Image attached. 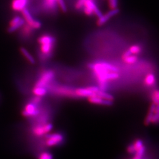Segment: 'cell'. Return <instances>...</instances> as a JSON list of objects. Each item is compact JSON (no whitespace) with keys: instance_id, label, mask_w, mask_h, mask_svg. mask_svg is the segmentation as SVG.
Returning <instances> with one entry per match:
<instances>
[{"instance_id":"obj_28","label":"cell","mask_w":159,"mask_h":159,"mask_svg":"<svg viewBox=\"0 0 159 159\" xmlns=\"http://www.w3.org/2000/svg\"><path fill=\"white\" fill-rule=\"evenodd\" d=\"M85 1H87V0H77V2L75 4V8L78 10L82 8L83 7V5H84V3Z\"/></svg>"},{"instance_id":"obj_26","label":"cell","mask_w":159,"mask_h":159,"mask_svg":"<svg viewBox=\"0 0 159 159\" xmlns=\"http://www.w3.org/2000/svg\"><path fill=\"white\" fill-rule=\"evenodd\" d=\"M39 159H52V154L47 152H44L40 154Z\"/></svg>"},{"instance_id":"obj_17","label":"cell","mask_w":159,"mask_h":159,"mask_svg":"<svg viewBox=\"0 0 159 159\" xmlns=\"http://www.w3.org/2000/svg\"><path fill=\"white\" fill-rule=\"evenodd\" d=\"M96 96L102 98L104 100H107L110 101H113L114 97L112 95L106 93L105 91L101 90L100 89L96 93Z\"/></svg>"},{"instance_id":"obj_27","label":"cell","mask_w":159,"mask_h":159,"mask_svg":"<svg viewBox=\"0 0 159 159\" xmlns=\"http://www.w3.org/2000/svg\"><path fill=\"white\" fill-rule=\"evenodd\" d=\"M159 122V113H154L153 116L151 120V123L153 124H157Z\"/></svg>"},{"instance_id":"obj_13","label":"cell","mask_w":159,"mask_h":159,"mask_svg":"<svg viewBox=\"0 0 159 159\" xmlns=\"http://www.w3.org/2000/svg\"><path fill=\"white\" fill-rule=\"evenodd\" d=\"M75 95L81 97H89L96 95L87 89H77L74 90Z\"/></svg>"},{"instance_id":"obj_21","label":"cell","mask_w":159,"mask_h":159,"mask_svg":"<svg viewBox=\"0 0 159 159\" xmlns=\"http://www.w3.org/2000/svg\"><path fill=\"white\" fill-rule=\"evenodd\" d=\"M145 153V147L143 146L142 147L137 149L134 153L135 155L132 159H143L144 154Z\"/></svg>"},{"instance_id":"obj_29","label":"cell","mask_w":159,"mask_h":159,"mask_svg":"<svg viewBox=\"0 0 159 159\" xmlns=\"http://www.w3.org/2000/svg\"><path fill=\"white\" fill-rule=\"evenodd\" d=\"M87 89H88V90H89L90 91H91L92 93H94L95 94H96V93L97 92L100 90V89H99L98 87H94V86H93V87H88V88H87Z\"/></svg>"},{"instance_id":"obj_11","label":"cell","mask_w":159,"mask_h":159,"mask_svg":"<svg viewBox=\"0 0 159 159\" xmlns=\"http://www.w3.org/2000/svg\"><path fill=\"white\" fill-rule=\"evenodd\" d=\"M88 98H89V101L93 104H101L103 106H111L113 104V101L104 100L102 98L97 96L96 95L89 97Z\"/></svg>"},{"instance_id":"obj_7","label":"cell","mask_w":159,"mask_h":159,"mask_svg":"<svg viewBox=\"0 0 159 159\" xmlns=\"http://www.w3.org/2000/svg\"><path fill=\"white\" fill-rule=\"evenodd\" d=\"M54 77V73L52 71H47L42 74L40 79L37 82L35 86L45 87L46 85L52 80Z\"/></svg>"},{"instance_id":"obj_6","label":"cell","mask_w":159,"mask_h":159,"mask_svg":"<svg viewBox=\"0 0 159 159\" xmlns=\"http://www.w3.org/2000/svg\"><path fill=\"white\" fill-rule=\"evenodd\" d=\"M22 113L25 117H33L39 113V110L36 104L30 102L26 104Z\"/></svg>"},{"instance_id":"obj_15","label":"cell","mask_w":159,"mask_h":159,"mask_svg":"<svg viewBox=\"0 0 159 159\" xmlns=\"http://www.w3.org/2000/svg\"><path fill=\"white\" fill-rule=\"evenodd\" d=\"M20 50L21 52V54L24 56V57H25L30 63L33 64H35V60L34 57L31 55V54L29 52V51L27 50H26L24 47H21Z\"/></svg>"},{"instance_id":"obj_20","label":"cell","mask_w":159,"mask_h":159,"mask_svg":"<svg viewBox=\"0 0 159 159\" xmlns=\"http://www.w3.org/2000/svg\"><path fill=\"white\" fill-rule=\"evenodd\" d=\"M40 45V50L41 52L44 54L47 55L51 52L53 44H44Z\"/></svg>"},{"instance_id":"obj_25","label":"cell","mask_w":159,"mask_h":159,"mask_svg":"<svg viewBox=\"0 0 159 159\" xmlns=\"http://www.w3.org/2000/svg\"><path fill=\"white\" fill-rule=\"evenodd\" d=\"M108 6L111 10L117 8L118 4V0H108Z\"/></svg>"},{"instance_id":"obj_5","label":"cell","mask_w":159,"mask_h":159,"mask_svg":"<svg viewBox=\"0 0 159 159\" xmlns=\"http://www.w3.org/2000/svg\"><path fill=\"white\" fill-rule=\"evenodd\" d=\"M64 137L61 134L54 133L49 134L47 136V139L46 140V144L48 147H53L57 146L62 142Z\"/></svg>"},{"instance_id":"obj_24","label":"cell","mask_w":159,"mask_h":159,"mask_svg":"<svg viewBox=\"0 0 159 159\" xmlns=\"http://www.w3.org/2000/svg\"><path fill=\"white\" fill-rule=\"evenodd\" d=\"M152 100H153V103L155 104L157 106L159 105V93L157 90L154 91L152 95Z\"/></svg>"},{"instance_id":"obj_19","label":"cell","mask_w":159,"mask_h":159,"mask_svg":"<svg viewBox=\"0 0 159 159\" xmlns=\"http://www.w3.org/2000/svg\"><path fill=\"white\" fill-rule=\"evenodd\" d=\"M57 92L60 94H63V95H65V96H74L75 93H74V90L73 91L69 89H67V88H63V87H60L58 88L57 89Z\"/></svg>"},{"instance_id":"obj_10","label":"cell","mask_w":159,"mask_h":159,"mask_svg":"<svg viewBox=\"0 0 159 159\" xmlns=\"http://www.w3.org/2000/svg\"><path fill=\"white\" fill-rule=\"evenodd\" d=\"M29 0H12L11 7L16 11H22L28 4Z\"/></svg>"},{"instance_id":"obj_23","label":"cell","mask_w":159,"mask_h":159,"mask_svg":"<svg viewBox=\"0 0 159 159\" xmlns=\"http://www.w3.org/2000/svg\"><path fill=\"white\" fill-rule=\"evenodd\" d=\"M129 51L131 54L137 55L142 51V48L137 45H134V46H131L129 50Z\"/></svg>"},{"instance_id":"obj_12","label":"cell","mask_w":159,"mask_h":159,"mask_svg":"<svg viewBox=\"0 0 159 159\" xmlns=\"http://www.w3.org/2000/svg\"><path fill=\"white\" fill-rule=\"evenodd\" d=\"M122 58H123V60L125 63L129 64H134V63H136L137 61L138 60V58L136 56L131 54L129 50L125 51V52L123 54Z\"/></svg>"},{"instance_id":"obj_22","label":"cell","mask_w":159,"mask_h":159,"mask_svg":"<svg viewBox=\"0 0 159 159\" xmlns=\"http://www.w3.org/2000/svg\"><path fill=\"white\" fill-rule=\"evenodd\" d=\"M155 76L153 74H148L145 78V83L147 85H153L154 83H155Z\"/></svg>"},{"instance_id":"obj_2","label":"cell","mask_w":159,"mask_h":159,"mask_svg":"<svg viewBox=\"0 0 159 159\" xmlns=\"http://www.w3.org/2000/svg\"><path fill=\"white\" fill-rule=\"evenodd\" d=\"M58 5L63 12H66L67 7L64 0H44V6L47 10H54Z\"/></svg>"},{"instance_id":"obj_16","label":"cell","mask_w":159,"mask_h":159,"mask_svg":"<svg viewBox=\"0 0 159 159\" xmlns=\"http://www.w3.org/2000/svg\"><path fill=\"white\" fill-rule=\"evenodd\" d=\"M33 92L35 96L42 97L46 95L47 90L45 87L35 86Z\"/></svg>"},{"instance_id":"obj_30","label":"cell","mask_w":159,"mask_h":159,"mask_svg":"<svg viewBox=\"0 0 159 159\" xmlns=\"http://www.w3.org/2000/svg\"><path fill=\"white\" fill-rule=\"evenodd\" d=\"M41 97L35 96L33 98V100H32L31 102H33L34 104H37L38 103H39L41 102Z\"/></svg>"},{"instance_id":"obj_8","label":"cell","mask_w":159,"mask_h":159,"mask_svg":"<svg viewBox=\"0 0 159 159\" xmlns=\"http://www.w3.org/2000/svg\"><path fill=\"white\" fill-rule=\"evenodd\" d=\"M119 13V10L117 8L113 9V10H111L110 11L106 13L105 14L102 15V17L98 18V21L97 22V24L98 25L101 26L103 24H104L107 21H108V20L114 17V16L118 14Z\"/></svg>"},{"instance_id":"obj_14","label":"cell","mask_w":159,"mask_h":159,"mask_svg":"<svg viewBox=\"0 0 159 159\" xmlns=\"http://www.w3.org/2000/svg\"><path fill=\"white\" fill-rule=\"evenodd\" d=\"M159 106V105H157ZM157 105H156L155 104L152 103V104L151 105L150 107V110H149V111L148 113V116L146 118V120L144 121V125H148L150 123H151V120L152 119V117L153 116L154 112V110H155V108L156 107Z\"/></svg>"},{"instance_id":"obj_1","label":"cell","mask_w":159,"mask_h":159,"mask_svg":"<svg viewBox=\"0 0 159 159\" xmlns=\"http://www.w3.org/2000/svg\"><path fill=\"white\" fill-rule=\"evenodd\" d=\"M89 67L93 70L100 83L101 90L102 91L106 89L107 81L117 79L119 77L117 73L118 69L108 63H97L90 64Z\"/></svg>"},{"instance_id":"obj_3","label":"cell","mask_w":159,"mask_h":159,"mask_svg":"<svg viewBox=\"0 0 159 159\" xmlns=\"http://www.w3.org/2000/svg\"><path fill=\"white\" fill-rule=\"evenodd\" d=\"M21 12L24 20L31 28L33 29H39L41 27V24L40 21L34 20V18L32 17L31 13L27 8H24Z\"/></svg>"},{"instance_id":"obj_4","label":"cell","mask_w":159,"mask_h":159,"mask_svg":"<svg viewBox=\"0 0 159 159\" xmlns=\"http://www.w3.org/2000/svg\"><path fill=\"white\" fill-rule=\"evenodd\" d=\"M25 24V20L24 18L19 16L14 17L10 23V27L8 29V32L12 33L17 31L18 29H20Z\"/></svg>"},{"instance_id":"obj_18","label":"cell","mask_w":159,"mask_h":159,"mask_svg":"<svg viewBox=\"0 0 159 159\" xmlns=\"http://www.w3.org/2000/svg\"><path fill=\"white\" fill-rule=\"evenodd\" d=\"M39 43L40 44H53L54 43V39L49 35H43L39 38Z\"/></svg>"},{"instance_id":"obj_9","label":"cell","mask_w":159,"mask_h":159,"mask_svg":"<svg viewBox=\"0 0 159 159\" xmlns=\"http://www.w3.org/2000/svg\"><path fill=\"white\" fill-rule=\"evenodd\" d=\"M52 129V124H47L43 125H37L33 129V133L35 136H41L49 133Z\"/></svg>"}]
</instances>
